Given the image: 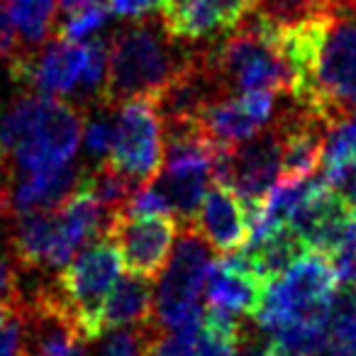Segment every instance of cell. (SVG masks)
Wrapping results in <instances>:
<instances>
[{
	"mask_svg": "<svg viewBox=\"0 0 356 356\" xmlns=\"http://www.w3.org/2000/svg\"><path fill=\"white\" fill-rule=\"evenodd\" d=\"M83 137V113L59 98L25 95L0 115V144L17 173L71 166Z\"/></svg>",
	"mask_w": 356,
	"mask_h": 356,
	"instance_id": "obj_1",
	"label": "cell"
},
{
	"mask_svg": "<svg viewBox=\"0 0 356 356\" xmlns=\"http://www.w3.org/2000/svg\"><path fill=\"white\" fill-rule=\"evenodd\" d=\"M208 61L225 98L232 93L293 95L298 83L281 27L259 15L229 32L222 44L208 49Z\"/></svg>",
	"mask_w": 356,
	"mask_h": 356,
	"instance_id": "obj_2",
	"label": "cell"
},
{
	"mask_svg": "<svg viewBox=\"0 0 356 356\" xmlns=\"http://www.w3.org/2000/svg\"><path fill=\"white\" fill-rule=\"evenodd\" d=\"M188 51L159 22H139L108 40V79L98 105H120L134 98H154L176 76Z\"/></svg>",
	"mask_w": 356,
	"mask_h": 356,
	"instance_id": "obj_3",
	"label": "cell"
},
{
	"mask_svg": "<svg viewBox=\"0 0 356 356\" xmlns=\"http://www.w3.org/2000/svg\"><path fill=\"white\" fill-rule=\"evenodd\" d=\"M337 268L330 257L307 252L283 276L268 283L266 298L257 312L261 330L273 337L296 325H330L337 296Z\"/></svg>",
	"mask_w": 356,
	"mask_h": 356,
	"instance_id": "obj_4",
	"label": "cell"
},
{
	"mask_svg": "<svg viewBox=\"0 0 356 356\" xmlns=\"http://www.w3.org/2000/svg\"><path fill=\"white\" fill-rule=\"evenodd\" d=\"M178 242L154 296V320L163 332H198L203 325L200 296L213 271V254L188 225L178 227Z\"/></svg>",
	"mask_w": 356,
	"mask_h": 356,
	"instance_id": "obj_5",
	"label": "cell"
},
{
	"mask_svg": "<svg viewBox=\"0 0 356 356\" xmlns=\"http://www.w3.org/2000/svg\"><path fill=\"white\" fill-rule=\"evenodd\" d=\"M120 261L122 259L115 244L108 237H98V242L81 249L69 266L61 268V273L54 278L61 300L66 302L71 317L88 341L103 337L100 315L120 281Z\"/></svg>",
	"mask_w": 356,
	"mask_h": 356,
	"instance_id": "obj_6",
	"label": "cell"
},
{
	"mask_svg": "<svg viewBox=\"0 0 356 356\" xmlns=\"http://www.w3.org/2000/svg\"><path fill=\"white\" fill-rule=\"evenodd\" d=\"M163 118L154 98H134L115 110V142L105 161L134 186H149L163 168Z\"/></svg>",
	"mask_w": 356,
	"mask_h": 356,
	"instance_id": "obj_7",
	"label": "cell"
},
{
	"mask_svg": "<svg viewBox=\"0 0 356 356\" xmlns=\"http://www.w3.org/2000/svg\"><path fill=\"white\" fill-rule=\"evenodd\" d=\"M281 176V134L276 120L249 142L220 149L215 159V184L229 186L247 203L249 213L261 208Z\"/></svg>",
	"mask_w": 356,
	"mask_h": 356,
	"instance_id": "obj_8",
	"label": "cell"
},
{
	"mask_svg": "<svg viewBox=\"0 0 356 356\" xmlns=\"http://www.w3.org/2000/svg\"><path fill=\"white\" fill-rule=\"evenodd\" d=\"M178 220L168 215H118L103 237L115 244L124 268L132 276L156 278L173 254Z\"/></svg>",
	"mask_w": 356,
	"mask_h": 356,
	"instance_id": "obj_9",
	"label": "cell"
},
{
	"mask_svg": "<svg viewBox=\"0 0 356 356\" xmlns=\"http://www.w3.org/2000/svg\"><path fill=\"white\" fill-rule=\"evenodd\" d=\"M88 56L90 44L54 37L40 49L17 56L10 64V74L17 83L30 86L47 98L71 95L79 93L86 66H88Z\"/></svg>",
	"mask_w": 356,
	"mask_h": 356,
	"instance_id": "obj_10",
	"label": "cell"
},
{
	"mask_svg": "<svg viewBox=\"0 0 356 356\" xmlns=\"http://www.w3.org/2000/svg\"><path fill=\"white\" fill-rule=\"evenodd\" d=\"M278 110L273 93H239L205 108L198 124L220 149H232L271 127Z\"/></svg>",
	"mask_w": 356,
	"mask_h": 356,
	"instance_id": "obj_11",
	"label": "cell"
},
{
	"mask_svg": "<svg viewBox=\"0 0 356 356\" xmlns=\"http://www.w3.org/2000/svg\"><path fill=\"white\" fill-rule=\"evenodd\" d=\"M188 227H193L213 252L229 257L252 239V213L229 186L213 184Z\"/></svg>",
	"mask_w": 356,
	"mask_h": 356,
	"instance_id": "obj_12",
	"label": "cell"
},
{
	"mask_svg": "<svg viewBox=\"0 0 356 356\" xmlns=\"http://www.w3.org/2000/svg\"><path fill=\"white\" fill-rule=\"evenodd\" d=\"M266 278L252 266L244 254L225 257L213 264L208 286H205V302H208V310L229 317H257L266 298Z\"/></svg>",
	"mask_w": 356,
	"mask_h": 356,
	"instance_id": "obj_13",
	"label": "cell"
},
{
	"mask_svg": "<svg viewBox=\"0 0 356 356\" xmlns=\"http://www.w3.org/2000/svg\"><path fill=\"white\" fill-rule=\"evenodd\" d=\"M259 0H193L171 13H161V25L176 42H200L237 30Z\"/></svg>",
	"mask_w": 356,
	"mask_h": 356,
	"instance_id": "obj_14",
	"label": "cell"
},
{
	"mask_svg": "<svg viewBox=\"0 0 356 356\" xmlns=\"http://www.w3.org/2000/svg\"><path fill=\"white\" fill-rule=\"evenodd\" d=\"M86 168L64 166L56 171L40 173H17L15 186L10 188V208L15 215L30 210H51L59 208L71 193L81 186Z\"/></svg>",
	"mask_w": 356,
	"mask_h": 356,
	"instance_id": "obj_15",
	"label": "cell"
},
{
	"mask_svg": "<svg viewBox=\"0 0 356 356\" xmlns=\"http://www.w3.org/2000/svg\"><path fill=\"white\" fill-rule=\"evenodd\" d=\"M154 320V291L147 278L124 276L113 288L100 315V330H124V327H144Z\"/></svg>",
	"mask_w": 356,
	"mask_h": 356,
	"instance_id": "obj_16",
	"label": "cell"
},
{
	"mask_svg": "<svg viewBox=\"0 0 356 356\" xmlns=\"http://www.w3.org/2000/svg\"><path fill=\"white\" fill-rule=\"evenodd\" d=\"M3 3L15 25L25 54L40 49L51 32L56 0H3Z\"/></svg>",
	"mask_w": 356,
	"mask_h": 356,
	"instance_id": "obj_17",
	"label": "cell"
},
{
	"mask_svg": "<svg viewBox=\"0 0 356 356\" xmlns=\"http://www.w3.org/2000/svg\"><path fill=\"white\" fill-rule=\"evenodd\" d=\"M327 332L330 341L325 356H356V286L337 291Z\"/></svg>",
	"mask_w": 356,
	"mask_h": 356,
	"instance_id": "obj_18",
	"label": "cell"
},
{
	"mask_svg": "<svg viewBox=\"0 0 356 356\" xmlns=\"http://www.w3.org/2000/svg\"><path fill=\"white\" fill-rule=\"evenodd\" d=\"M349 166H356V115L341 118L327 127L320 166L322 178L330 181Z\"/></svg>",
	"mask_w": 356,
	"mask_h": 356,
	"instance_id": "obj_19",
	"label": "cell"
},
{
	"mask_svg": "<svg viewBox=\"0 0 356 356\" xmlns=\"http://www.w3.org/2000/svg\"><path fill=\"white\" fill-rule=\"evenodd\" d=\"M163 334V330L152 322L144 327H124L113 330L98 346L95 356H149L154 341Z\"/></svg>",
	"mask_w": 356,
	"mask_h": 356,
	"instance_id": "obj_20",
	"label": "cell"
},
{
	"mask_svg": "<svg viewBox=\"0 0 356 356\" xmlns=\"http://www.w3.org/2000/svg\"><path fill=\"white\" fill-rule=\"evenodd\" d=\"M93 115L83 118V142L86 152L95 161H105L115 142V110L118 105H93Z\"/></svg>",
	"mask_w": 356,
	"mask_h": 356,
	"instance_id": "obj_21",
	"label": "cell"
},
{
	"mask_svg": "<svg viewBox=\"0 0 356 356\" xmlns=\"http://www.w3.org/2000/svg\"><path fill=\"white\" fill-rule=\"evenodd\" d=\"M108 17H110V8L105 6V3L83 8V10L74 13V15H69L64 22H61L56 37L69 40V42H81V40H86V37H90V35H95V32L103 30L105 22H108Z\"/></svg>",
	"mask_w": 356,
	"mask_h": 356,
	"instance_id": "obj_22",
	"label": "cell"
},
{
	"mask_svg": "<svg viewBox=\"0 0 356 356\" xmlns=\"http://www.w3.org/2000/svg\"><path fill=\"white\" fill-rule=\"evenodd\" d=\"M332 264L337 268V276L344 286H356V210L351 218L349 232H346L344 242L339 244V249L332 257Z\"/></svg>",
	"mask_w": 356,
	"mask_h": 356,
	"instance_id": "obj_23",
	"label": "cell"
},
{
	"mask_svg": "<svg viewBox=\"0 0 356 356\" xmlns=\"http://www.w3.org/2000/svg\"><path fill=\"white\" fill-rule=\"evenodd\" d=\"M0 356H25V312H17L0 330Z\"/></svg>",
	"mask_w": 356,
	"mask_h": 356,
	"instance_id": "obj_24",
	"label": "cell"
},
{
	"mask_svg": "<svg viewBox=\"0 0 356 356\" xmlns=\"http://www.w3.org/2000/svg\"><path fill=\"white\" fill-rule=\"evenodd\" d=\"M163 0H108V8L120 20H144L154 13H161Z\"/></svg>",
	"mask_w": 356,
	"mask_h": 356,
	"instance_id": "obj_25",
	"label": "cell"
},
{
	"mask_svg": "<svg viewBox=\"0 0 356 356\" xmlns=\"http://www.w3.org/2000/svg\"><path fill=\"white\" fill-rule=\"evenodd\" d=\"M25 54L22 49V42L17 37V30L13 25L10 15H8V8L6 3L0 0V61H15L17 56Z\"/></svg>",
	"mask_w": 356,
	"mask_h": 356,
	"instance_id": "obj_26",
	"label": "cell"
},
{
	"mask_svg": "<svg viewBox=\"0 0 356 356\" xmlns=\"http://www.w3.org/2000/svg\"><path fill=\"white\" fill-rule=\"evenodd\" d=\"M98 3H103V0H59L61 10H64L66 15H74V13L83 10V8L98 6Z\"/></svg>",
	"mask_w": 356,
	"mask_h": 356,
	"instance_id": "obj_27",
	"label": "cell"
},
{
	"mask_svg": "<svg viewBox=\"0 0 356 356\" xmlns=\"http://www.w3.org/2000/svg\"><path fill=\"white\" fill-rule=\"evenodd\" d=\"M20 302H22V300H17V302L0 300V330H3V325H6V322L10 320V317L17 312V307H20Z\"/></svg>",
	"mask_w": 356,
	"mask_h": 356,
	"instance_id": "obj_28",
	"label": "cell"
},
{
	"mask_svg": "<svg viewBox=\"0 0 356 356\" xmlns=\"http://www.w3.org/2000/svg\"><path fill=\"white\" fill-rule=\"evenodd\" d=\"M261 356H296V354H293V351H288L286 346L278 344V341L273 339L271 344L264 346V354H261Z\"/></svg>",
	"mask_w": 356,
	"mask_h": 356,
	"instance_id": "obj_29",
	"label": "cell"
},
{
	"mask_svg": "<svg viewBox=\"0 0 356 356\" xmlns=\"http://www.w3.org/2000/svg\"><path fill=\"white\" fill-rule=\"evenodd\" d=\"M188 3H193V0H163V6H161V13H171V10H178V8L188 6Z\"/></svg>",
	"mask_w": 356,
	"mask_h": 356,
	"instance_id": "obj_30",
	"label": "cell"
},
{
	"mask_svg": "<svg viewBox=\"0 0 356 356\" xmlns=\"http://www.w3.org/2000/svg\"><path fill=\"white\" fill-rule=\"evenodd\" d=\"M3 168H6V156H3V149H0V171H3ZM8 191H10L8 186H0V195L8 193Z\"/></svg>",
	"mask_w": 356,
	"mask_h": 356,
	"instance_id": "obj_31",
	"label": "cell"
}]
</instances>
